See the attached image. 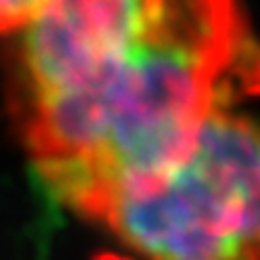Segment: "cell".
<instances>
[{
    "label": "cell",
    "mask_w": 260,
    "mask_h": 260,
    "mask_svg": "<svg viewBox=\"0 0 260 260\" xmlns=\"http://www.w3.org/2000/svg\"><path fill=\"white\" fill-rule=\"evenodd\" d=\"M236 82L241 84V92L248 96H260V48L253 46L248 56L243 58L241 70L236 75Z\"/></svg>",
    "instance_id": "277c9868"
},
{
    "label": "cell",
    "mask_w": 260,
    "mask_h": 260,
    "mask_svg": "<svg viewBox=\"0 0 260 260\" xmlns=\"http://www.w3.org/2000/svg\"><path fill=\"white\" fill-rule=\"evenodd\" d=\"M94 222L145 260H260V125L217 106L176 167Z\"/></svg>",
    "instance_id": "7a4b0ae2"
},
{
    "label": "cell",
    "mask_w": 260,
    "mask_h": 260,
    "mask_svg": "<svg viewBox=\"0 0 260 260\" xmlns=\"http://www.w3.org/2000/svg\"><path fill=\"white\" fill-rule=\"evenodd\" d=\"M44 5L46 0H0V34L22 31Z\"/></svg>",
    "instance_id": "3957f363"
},
{
    "label": "cell",
    "mask_w": 260,
    "mask_h": 260,
    "mask_svg": "<svg viewBox=\"0 0 260 260\" xmlns=\"http://www.w3.org/2000/svg\"><path fill=\"white\" fill-rule=\"evenodd\" d=\"M94 260H133L128 255H118V253H102V255H96Z\"/></svg>",
    "instance_id": "5b68a950"
},
{
    "label": "cell",
    "mask_w": 260,
    "mask_h": 260,
    "mask_svg": "<svg viewBox=\"0 0 260 260\" xmlns=\"http://www.w3.org/2000/svg\"><path fill=\"white\" fill-rule=\"evenodd\" d=\"M251 48L239 0H46L10 68V113L44 190L94 222L154 186Z\"/></svg>",
    "instance_id": "6da1fadb"
}]
</instances>
